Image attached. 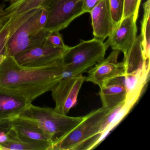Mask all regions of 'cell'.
<instances>
[{
    "instance_id": "obj_1",
    "label": "cell",
    "mask_w": 150,
    "mask_h": 150,
    "mask_svg": "<svg viewBox=\"0 0 150 150\" xmlns=\"http://www.w3.org/2000/svg\"><path fill=\"white\" fill-rule=\"evenodd\" d=\"M62 58L42 66H23L6 57L0 64V89L32 102L51 91L64 77Z\"/></svg>"
},
{
    "instance_id": "obj_2",
    "label": "cell",
    "mask_w": 150,
    "mask_h": 150,
    "mask_svg": "<svg viewBox=\"0 0 150 150\" xmlns=\"http://www.w3.org/2000/svg\"><path fill=\"white\" fill-rule=\"evenodd\" d=\"M110 110L102 108L93 110L69 133L54 143L50 150H86L93 149L102 139L101 125Z\"/></svg>"
},
{
    "instance_id": "obj_3",
    "label": "cell",
    "mask_w": 150,
    "mask_h": 150,
    "mask_svg": "<svg viewBox=\"0 0 150 150\" xmlns=\"http://www.w3.org/2000/svg\"><path fill=\"white\" fill-rule=\"evenodd\" d=\"M47 15L45 8H37L9 38L6 46L5 56L16 57L45 42L50 32L44 28Z\"/></svg>"
},
{
    "instance_id": "obj_4",
    "label": "cell",
    "mask_w": 150,
    "mask_h": 150,
    "mask_svg": "<svg viewBox=\"0 0 150 150\" xmlns=\"http://www.w3.org/2000/svg\"><path fill=\"white\" fill-rule=\"evenodd\" d=\"M19 116L30 120L50 135L53 144L67 135L84 118L69 116L57 112L54 109L42 108L32 103Z\"/></svg>"
},
{
    "instance_id": "obj_5",
    "label": "cell",
    "mask_w": 150,
    "mask_h": 150,
    "mask_svg": "<svg viewBox=\"0 0 150 150\" xmlns=\"http://www.w3.org/2000/svg\"><path fill=\"white\" fill-rule=\"evenodd\" d=\"M107 49L103 42L94 38L68 46L62 57L64 74L68 73L70 76H77L86 72L105 59Z\"/></svg>"
},
{
    "instance_id": "obj_6",
    "label": "cell",
    "mask_w": 150,
    "mask_h": 150,
    "mask_svg": "<svg viewBox=\"0 0 150 150\" xmlns=\"http://www.w3.org/2000/svg\"><path fill=\"white\" fill-rule=\"evenodd\" d=\"M84 0H48L42 8L47 11L44 28L48 31H60L77 17L85 13Z\"/></svg>"
},
{
    "instance_id": "obj_7",
    "label": "cell",
    "mask_w": 150,
    "mask_h": 150,
    "mask_svg": "<svg viewBox=\"0 0 150 150\" xmlns=\"http://www.w3.org/2000/svg\"><path fill=\"white\" fill-rule=\"evenodd\" d=\"M86 77L82 74L64 76L51 90L52 97L56 103L54 110L67 115L77 102L78 95Z\"/></svg>"
},
{
    "instance_id": "obj_8",
    "label": "cell",
    "mask_w": 150,
    "mask_h": 150,
    "mask_svg": "<svg viewBox=\"0 0 150 150\" xmlns=\"http://www.w3.org/2000/svg\"><path fill=\"white\" fill-rule=\"evenodd\" d=\"M120 51L113 50L106 59L96 64L88 71L85 81L98 85L100 88L108 85L111 81L123 77L125 73L124 64L118 62Z\"/></svg>"
},
{
    "instance_id": "obj_9",
    "label": "cell",
    "mask_w": 150,
    "mask_h": 150,
    "mask_svg": "<svg viewBox=\"0 0 150 150\" xmlns=\"http://www.w3.org/2000/svg\"><path fill=\"white\" fill-rule=\"evenodd\" d=\"M67 49L53 47L46 43L45 41L41 44L24 52L15 59L19 64L23 66H42L61 59Z\"/></svg>"
},
{
    "instance_id": "obj_10",
    "label": "cell",
    "mask_w": 150,
    "mask_h": 150,
    "mask_svg": "<svg viewBox=\"0 0 150 150\" xmlns=\"http://www.w3.org/2000/svg\"><path fill=\"white\" fill-rule=\"evenodd\" d=\"M137 21L132 16L122 19L121 22L113 29L104 43L106 48L111 47L123 53L124 56L131 49L137 37Z\"/></svg>"
},
{
    "instance_id": "obj_11",
    "label": "cell",
    "mask_w": 150,
    "mask_h": 150,
    "mask_svg": "<svg viewBox=\"0 0 150 150\" xmlns=\"http://www.w3.org/2000/svg\"><path fill=\"white\" fill-rule=\"evenodd\" d=\"M89 13L92 19L94 38L103 42L113 29L109 0H103Z\"/></svg>"
},
{
    "instance_id": "obj_12",
    "label": "cell",
    "mask_w": 150,
    "mask_h": 150,
    "mask_svg": "<svg viewBox=\"0 0 150 150\" xmlns=\"http://www.w3.org/2000/svg\"><path fill=\"white\" fill-rule=\"evenodd\" d=\"M149 70L144 69L137 74L123 77V83L126 90L125 107L129 110L138 100L149 77Z\"/></svg>"
},
{
    "instance_id": "obj_13",
    "label": "cell",
    "mask_w": 150,
    "mask_h": 150,
    "mask_svg": "<svg viewBox=\"0 0 150 150\" xmlns=\"http://www.w3.org/2000/svg\"><path fill=\"white\" fill-rule=\"evenodd\" d=\"M32 102L0 89V120L19 117Z\"/></svg>"
},
{
    "instance_id": "obj_14",
    "label": "cell",
    "mask_w": 150,
    "mask_h": 150,
    "mask_svg": "<svg viewBox=\"0 0 150 150\" xmlns=\"http://www.w3.org/2000/svg\"><path fill=\"white\" fill-rule=\"evenodd\" d=\"M115 79L100 88L99 95L104 109H112L125 103L127 93L123 80Z\"/></svg>"
},
{
    "instance_id": "obj_15",
    "label": "cell",
    "mask_w": 150,
    "mask_h": 150,
    "mask_svg": "<svg viewBox=\"0 0 150 150\" xmlns=\"http://www.w3.org/2000/svg\"><path fill=\"white\" fill-rule=\"evenodd\" d=\"M125 75L135 74L144 69L149 70L150 62L144 59L140 35L137 36L131 49L124 55Z\"/></svg>"
},
{
    "instance_id": "obj_16",
    "label": "cell",
    "mask_w": 150,
    "mask_h": 150,
    "mask_svg": "<svg viewBox=\"0 0 150 150\" xmlns=\"http://www.w3.org/2000/svg\"><path fill=\"white\" fill-rule=\"evenodd\" d=\"M12 121L13 127L20 137L32 141L51 142L53 144L50 135L30 120L19 116L13 118Z\"/></svg>"
},
{
    "instance_id": "obj_17",
    "label": "cell",
    "mask_w": 150,
    "mask_h": 150,
    "mask_svg": "<svg viewBox=\"0 0 150 150\" xmlns=\"http://www.w3.org/2000/svg\"><path fill=\"white\" fill-rule=\"evenodd\" d=\"M36 9L17 17L0 16V55L5 56L6 46L9 38L23 22L35 13Z\"/></svg>"
},
{
    "instance_id": "obj_18",
    "label": "cell",
    "mask_w": 150,
    "mask_h": 150,
    "mask_svg": "<svg viewBox=\"0 0 150 150\" xmlns=\"http://www.w3.org/2000/svg\"><path fill=\"white\" fill-rule=\"evenodd\" d=\"M52 143L32 141L20 137L13 127L9 132V140L0 146V150H50Z\"/></svg>"
},
{
    "instance_id": "obj_19",
    "label": "cell",
    "mask_w": 150,
    "mask_h": 150,
    "mask_svg": "<svg viewBox=\"0 0 150 150\" xmlns=\"http://www.w3.org/2000/svg\"><path fill=\"white\" fill-rule=\"evenodd\" d=\"M48 0H18L13 4L4 8L0 16L17 17L23 14L42 7Z\"/></svg>"
},
{
    "instance_id": "obj_20",
    "label": "cell",
    "mask_w": 150,
    "mask_h": 150,
    "mask_svg": "<svg viewBox=\"0 0 150 150\" xmlns=\"http://www.w3.org/2000/svg\"><path fill=\"white\" fill-rule=\"evenodd\" d=\"M144 13L141 21V46L145 61H150V0H146L143 5Z\"/></svg>"
},
{
    "instance_id": "obj_21",
    "label": "cell",
    "mask_w": 150,
    "mask_h": 150,
    "mask_svg": "<svg viewBox=\"0 0 150 150\" xmlns=\"http://www.w3.org/2000/svg\"><path fill=\"white\" fill-rule=\"evenodd\" d=\"M109 1L114 29L122 19L125 0H109Z\"/></svg>"
},
{
    "instance_id": "obj_22",
    "label": "cell",
    "mask_w": 150,
    "mask_h": 150,
    "mask_svg": "<svg viewBox=\"0 0 150 150\" xmlns=\"http://www.w3.org/2000/svg\"><path fill=\"white\" fill-rule=\"evenodd\" d=\"M141 0H125L122 19L132 16L137 21Z\"/></svg>"
},
{
    "instance_id": "obj_23",
    "label": "cell",
    "mask_w": 150,
    "mask_h": 150,
    "mask_svg": "<svg viewBox=\"0 0 150 150\" xmlns=\"http://www.w3.org/2000/svg\"><path fill=\"white\" fill-rule=\"evenodd\" d=\"M45 42L49 45L56 48L67 49L68 47L64 43L62 35L59 33V30L50 31L49 35L46 37Z\"/></svg>"
},
{
    "instance_id": "obj_24",
    "label": "cell",
    "mask_w": 150,
    "mask_h": 150,
    "mask_svg": "<svg viewBox=\"0 0 150 150\" xmlns=\"http://www.w3.org/2000/svg\"><path fill=\"white\" fill-rule=\"evenodd\" d=\"M12 119L0 120V146L9 140V132L13 128Z\"/></svg>"
},
{
    "instance_id": "obj_25",
    "label": "cell",
    "mask_w": 150,
    "mask_h": 150,
    "mask_svg": "<svg viewBox=\"0 0 150 150\" xmlns=\"http://www.w3.org/2000/svg\"><path fill=\"white\" fill-rule=\"evenodd\" d=\"M103 0H84L83 9L85 13H90L91 10Z\"/></svg>"
},
{
    "instance_id": "obj_26",
    "label": "cell",
    "mask_w": 150,
    "mask_h": 150,
    "mask_svg": "<svg viewBox=\"0 0 150 150\" xmlns=\"http://www.w3.org/2000/svg\"><path fill=\"white\" fill-rule=\"evenodd\" d=\"M18 0H6V1H8L9 2V5H11V4H13L15 2L17 1Z\"/></svg>"
},
{
    "instance_id": "obj_27",
    "label": "cell",
    "mask_w": 150,
    "mask_h": 150,
    "mask_svg": "<svg viewBox=\"0 0 150 150\" xmlns=\"http://www.w3.org/2000/svg\"><path fill=\"white\" fill-rule=\"evenodd\" d=\"M4 6L3 5H0V11H2L4 9Z\"/></svg>"
},
{
    "instance_id": "obj_28",
    "label": "cell",
    "mask_w": 150,
    "mask_h": 150,
    "mask_svg": "<svg viewBox=\"0 0 150 150\" xmlns=\"http://www.w3.org/2000/svg\"><path fill=\"white\" fill-rule=\"evenodd\" d=\"M1 11H0V13H1Z\"/></svg>"
}]
</instances>
